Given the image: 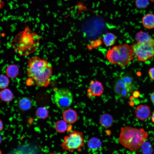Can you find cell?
<instances>
[{
	"label": "cell",
	"instance_id": "obj_13",
	"mask_svg": "<svg viewBox=\"0 0 154 154\" xmlns=\"http://www.w3.org/2000/svg\"><path fill=\"white\" fill-rule=\"evenodd\" d=\"M142 23L145 28L151 29L154 28V14L149 13L145 14L142 19Z\"/></svg>",
	"mask_w": 154,
	"mask_h": 154
},
{
	"label": "cell",
	"instance_id": "obj_31",
	"mask_svg": "<svg viewBox=\"0 0 154 154\" xmlns=\"http://www.w3.org/2000/svg\"><path fill=\"white\" fill-rule=\"evenodd\" d=\"M2 141V138L1 135H0V144L1 143Z\"/></svg>",
	"mask_w": 154,
	"mask_h": 154
},
{
	"label": "cell",
	"instance_id": "obj_7",
	"mask_svg": "<svg viewBox=\"0 0 154 154\" xmlns=\"http://www.w3.org/2000/svg\"><path fill=\"white\" fill-rule=\"evenodd\" d=\"M133 54L139 61L145 62L154 58V47L136 42L131 46Z\"/></svg>",
	"mask_w": 154,
	"mask_h": 154
},
{
	"label": "cell",
	"instance_id": "obj_8",
	"mask_svg": "<svg viewBox=\"0 0 154 154\" xmlns=\"http://www.w3.org/2000/svg\"><path fill=\"white\" fill-rule=\"evenodd\" d=\"M54 99L56 106L61 110H64L71 105L72 102L73 96L71 92L68 89L61 88L55 91Z\"/></svg>",
	"mask_w": 154,
	"mask_h": 154
},
{
	"label": "cell",
	"instance_id": "obj_15",
	"mask_svg": "<svg viewBox=\"0 0 154 154\" xmlns=\"http://www.w3.org/2000/svg\"><path fill=\"white\" fill-rule=\"evenodd\" d=\"M113 119L112 116L109 114H102L99 119L100 124L103 127L108 128L112 125Z\"/></svg>",
	"mask_w": 154,
	"mask_h": 154
},
{
	"label": "cell",
	"instance_id": "obj_26",
	"mask_svg": "<svg viewBox=\"0 0 154 154\" xmlns=\"http://www.w3.org/2000/svg\"><path fill=\"white\" fill-rule=\"evenodd\" d=\"M150 100L154 106V91L151 94L150 96Z\"/></svg>",
	"mask_w": 154,
	"mask_h": 154
},
{
	"label": "cell",
	"instance_id": "obj_33",
	"mask_svg": "<svg viewBox=\"0 0 154 154\" xmlns=\"http://www.w3.org/2000/svg\"><path fill=\"white\" fill-rule=\"evenodd\" d=\"M0 154H3L1 151L0 149Z\"/></svg>",
	"mask_w": 154,
	"mask_h": 154
},
{
	"label": "cell",
	"instance_id": "obj_32",
	"mask_svg": "<svg viewBox=\"0 0 154 154\" xmlns=\"http://www.w3.org/2000/svg\"><path fill=\"white\" fill-rule=\"evenodd\" d=\"M48 154H56L54 153H50Z\"/></svg>",
	"mask_w": 154,
	"mask_h": 154
},
{
	"label": "cell",
	"instance_id": "obj_19",
	"mask_svg": "<svg viewBox=\"0 0 154 154\" xmlns=\"http://www.w3.org/2000/svg\"><path fill=\"white\" fill-rule=\"evenodd\" d=\"M18 106L21 110L23 111H25L31 108L32 103L29 98L23 97L19 100Z\"/></svg>",
	"mask_w": 154,
	"mask_h": 154
},
{
	"label": "cell",
	"instance_id": "obj_23",
	"mask_svg": "<svg viewBox=\"0 0 154 154\" xmlns=\"http://www.w3.org/2000/svg\"><path fill=\"white\" fill-rule=\"evenodd\" d=\"M9 83L10 80L7 76L4 74H0V89L6 88Z\"/></svg>",
	"mask_w": 154,
	"mask_h": 154
},
{
	"label": "cell",
	"instance_id": "obj_5",
	"mask_svg": "<svg viewBox=\"0 0 154 154\" xmlns=\"http://www.w3.org/2000/svg\"><path fill=\"white\" fill-rule=\"evenodd\" d=\"M113 88L117 96L121 97H127L134 89L131 78L124 74H121L115 80Z\"/></svg>",
	"mask_w": 154,
	"mask_h": 154
},
{
	"label": "cell",
	"instance_id": "obj_17",
	"mask_svg": "<svg viewBox=\"0 0 154 154\" xmlns=\"http://www.w3.org/2000/svg\"><path fill=\"white\" fill-rule=\"evenodd\" d=\"M116 39V36L114 34L109 32L104 34L103 37V41L107 46L110 47L113 45Z\"/></svg>",
	"mask_w": 154,
	"mask_h": 154
},
{
	"label": "cell",
	"instance_id": "obj_10",
	"mask_svg": "<svg viewBox=\"0 0 154 154\" xmlns=\"http://www.w3.org/2000/svg\"><path fill=\"white\" fill-rule=\"evenodd\" d=\"M136 117L141 121L147 119L151 114V110L149 106L146 104L138 105L135 111Z\"/></svg>",
	"mask_w": 154,
	"mask_h": 154
},
{
	"label": "cell",
	"instance_id": "obj_34",
	"mask_svg": "<svg viewBox=\"0 0 154 154\" xmlns=\"http://www.w3.org/2000/svg\"><path fill=\"white\" fill-rule=\"evenodd\" d=\"M149 0L152 2H154V0Z\"/></svg>",
	"mask_w": 154,
	"mask_h": 154
},
{
	"label": "cell",
	"instance_id": "obj_9",
	"mask_svg": "<svg viewBox=\"0 0 154 154\" xmlns=\"http://www.w3.org/2000/svg\"><path fill=\"white\" fill-rule=\"evenodd\" d=\"M104 91V88L101 82L97 80H92L87 90V96L88 98L100 96Z\"/></svg>",
	"mask_w": 154,
	"mask_h": 154
},
{
	"label": "cell",
	"instance_id": "obj_28",
	"mask_svg": "<svg viewBox=\"0 0 154 154\" xmlns=\"http://www.w3.org/2000/svg\"><path fill=\"white\" fill-rule=\"evenodd\" d=\"M3 129V123L2 120L0 119V132Z\"/></svg>",
	"mask_w": 154,
	"mask_h": 154
},
{
	"label": "cell",
	"instance_id": "obj_11",
	"mask_svg": "<svg viewBox=\"0 0 154 154\" xmlns=\"http://www.w3.org/2000/svg\"><path fill=\"white\" fill-rule=\"evenodd\" d=\"M135 39L137 42L141 44L154 47V38L145 32L140 31L137 33Z\"/></svg>",
	"mask_w": 154,
	"mask_h": 154
},
{
	"label": "cell",
	"instance_id": "obj_12",
	"mask_svg": "<svg viewBox=\"0 0 154 154\" xmlns=\"http://www.w3.org/2000/svg\"><path fill=\"white\" fill-rule=\"evenodd\" d=\"M64 120L69 123H73L77 120V112L74 110L70 108L65 110L62 114Z\"/></svg>",
	"mask_w": 154,
	"mask_h": 154
},
{
	"label": "cell",
	"instance_id": "obj_20",
	"mask_svg": "<svg viewBox=\"0 0 154 154\" xmlns=\"http://www.w3.org/2000/svg\"><path fill=\"white\" fill-rule=\"evenodd\" d=\"M55 128L58 132L64 133L68 130L67 122L64 120H60L57 121L55 124Z\"/></svg>",
	"mask_w": 154,
	"mask_h": 154
},
{
	"label": "cell",
	"instance_id": "obj_14",
	"mask_svg": "<svg viewBox=\"0 0 154 154\" xmlns=\"http://www.w3.org/2000/svg\"><path fill=\"white\" fill-rule=\"evenodd\" d=\"M5 72L6 75L8 77L14 78L18 75L19 68L16 64H10L6 67Z\"/></svg>",
	"mask_w": 154,
	"mask_h": 154
},
{
	"label": "cell",
	"instance_id": "obj_1",
	"mask_svg": "<svg viewBox=\"0 0 154 154\" xmlns=\"http://www.w3.org/2000/svg\"><path fill=\"white\" fill-rule=\"evenodd\" d=\"M26 72L37 86L46 87L51 81L52 67L46 59L35 56L28 59Z\"/></svg>",
	"mask_w": 154,
	"mask_h": 154
},
{
	"label": "cell",
	"instance_id": "obj_4",
	"mask_svg": "<svg viewBox=\"0 0 154 154\" xmlns=\"http://www.w3.org/2000/svg\"><path fill=\"white\" fill-rule=\"evenodd\" d=\"M133 54L131 46L124 44L114 46L108 50L106 57L112 64L123 67L128 65L133 60Z\"/></svg>",
	"mask_w": 154,
	"mask_h": 154
},
{
	"label": "cell",
	"instance_id": "obj_16",
	"mask_svg": "<svg viewBox=\"0 0 154 154\" xmlns=\"http://www.w3.org/2000/svg\"><path fill=\"white\" fill-rule=\"evenodd\" d=\"M13 97L12 91L9 88H6L0 91V99L3 102H10L13 100Z\"/></svg>",
	"mask_w": 154,
	"mask_h": 154
},
{
	"label": "cell",
	"instance_id": "obj_22",
	"mask_svg": "<svg viewBox=\"0 0 154 154\" xmlns=\"http://www.w3.org/2000/svg\"><path fill=\"white\" fill-rule=\"evenodd\" d=\"M37 116L40 119H44L48 116V112L47 110L44 107L38 108L36 112Z\"/></svg>",
	"mask_w": 154,
	"mask_h": 154
},
{
	"label": "cell",
	"instance_id": "obj_21",
	"mask_svg": "<svg viewBox=\"0 0 154 154\" xmlns=\"http://www.w3.org/2000/svg\"><path fill=\"white\" fill-rule=\"evenodd\" d=\"M141 148V154H152L153 151L152 145L149 141H145L142 145Z\"/></svg>",
	"mask_w": 154,
	"mask_h": 154
},
{
	"label": "cell",
	"instance_id": "obj_29",
	"mask_svg": "<svg viewBox=\"0 0 154 154\" xmlns=\"http://www.w3.org/2000/svg\"><path fill=\"white\" fill-rule=\"evenodd\" d=\"M4 5V2L3 0H0V9L3 7Z\"/></svg>",
	"mask_w": 154,
	"mask_h": 154
},
{
	"label": "cell",
	"instance_id": "obj_6",
	"mask_svg": "<svg viewBox=\"0 0 154 154\" xmlns=\"http://www.w3.org/2000/svg\"><path fill=\"white\" fill-rule=\"evenodd\" d=\"M84 139L82 132L74 131L64 137L61 147L64 151L71 152L76 149L79 150L84 145Z\"/></svg>",
	"mask_w": 154,
	"mask_h": 154
},
{
	"label": "cell",
	"instance_id": "obj_24",
	"mask_svg": "<svg viewBox=\"0 0 154 154\" xmlns=\"http://www.w3.org/2000/svg\"><path fill=\"white\" fill-rule=\"evenodd\" d=\"M149 4V0H135V5L136 7L139 9L146 8Z\"/></svg>",
	"mask_w": 154,
	"mask_h": 154
},
{
	"label": "cell",
	"instance_id": "obj_2",
	"mask_svg": "<svg viewBox=\"0 0 154 154\" xmlns=\"http://www.w3.org/2000/svg\"><path fill=\"white\" fill-rule=\"evenodd\" d=\"M40 39V35L27 25L23 31L15 36L10 44L19 55L27 56L37 50Z\"/></svg>",
	"mask_w": 154,
	"mask_h": 154
},
{
	"label": "cell",
	"instance_id": "obj_3",
	"mask_svg": "<svg viewBox=\"0 0 154 154\" xmlns=\"http://www.w3.org/2000/svg\"><path fill=\"white\" fill-rule=\"evenodd\" d=\"M148 133L143 128L129 126L122 127L118 140L123 146L131 151H137L148 137Z\"/></svg>",
	"mask_w": 154,
	"mask_h": 154
},
{
	"label": "cell",
	"instance_id": "obj_30",
	"mask_svg": "<svg viewBox=\"0 0 154 154\" xmlns=\"http://www.w3.org/2000/svg\"><path fill=\"white\" fill-rule=\"evenodd\" d=\"M151 119L152 121L154 123V111L152 114Z\"/></svg>",
	"mask_w": 154,
	"mask_h": 154
},
{
	"label": "cell",
	"instance_id": "obj_27",
	"mask_svg": "<svg viewBox=\"0 0 154 154\" xmlns=\"http://www.w3.org/2000/svg\"><path fill=\"white\" fill-rule=\"evenodd\" d=\"M139 92L137 91H134L133 94V96L136 98L138 97L139 96Z\"/></svg>",
	"mask_w": 154,
	"mask_h": 154
},
{
	"label": "cell",
	"instance_id": "obj_18",
	"mask_svg": "<svg viewBox=\"0 0 154 154\" xmlns=\"http://www.w3.org/2000/svg\"><path fill=\"white\" fill-rule=\"evenodd\" d=\"M101 141L96 137H92L88 141L87 146L88 148L93 150H96L100 148L102 146Z\"/></svg>",
	"mask_w": 154,
	"mask_h": 154
},
{
	"label": "cell",
	"instance_id": "obj_25",
	"mask_svg": "<svg viewBox=\"0 0 154 154\" xmlns=\"http://www.w3.org/2000/svg\"><path fill=\"white\" fill-rule=\"evenodd\" d=\"M148 74L150 78L154 80V67L151 68L149 70Z\"/></svg>",
	"mask_w": 154,
	"mask_h": 154
}]
</instances>
